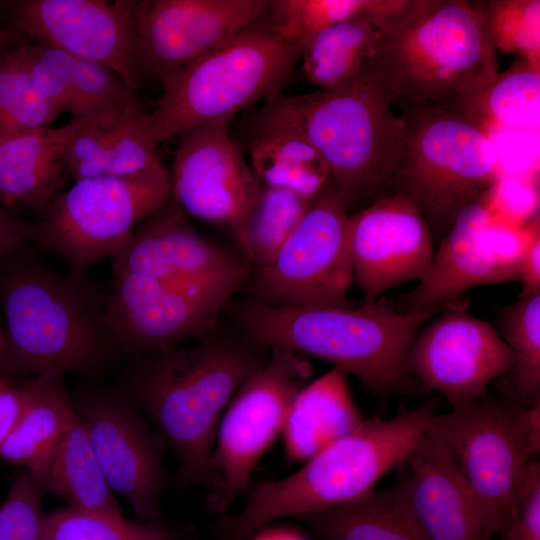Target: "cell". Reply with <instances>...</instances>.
Returning <instances> with one entry per match:
<instances>
[{
    "instance_id": "1",
    "label": "cell",
    "mask_w": 540,
    "mask_h": 540,
    "mask_svg": "<svg viewBox=\"0 0 540 540\" xmlns=\"http://www.w3.org/2000/svg\"><path fill=\"white\" fill-rule=\"evenodd\" d=\"M247 341L213 334L137 357L126 394L148 415L178 458L181 486L213 482L215 436L231 399L267 358Z\"/></svg>"
},
{
    "instance_id": "2",
    "label": "cell",
    "mask_w": 540,
    "mask_h": 540,
    "mask_svg": "<svg viewBox=\"0 0 540 540\" xmlns=\"http://www.w3.org/2000/svg\"><path fill=\"white\" fill-rule=\"evenodd\" d=\"M21 246L1 256L0 378L21 382L99 369L116 351L104 321L108 295L85 276L57 273Z\"/></svg>"
},
{
    "instance_id": "3",
    "label": "cell",
    "mask_w": 540,
    "mask_h": 540,
    "mask_svg": "<svg viewBox=\"0 0 540 540\" xmlns=\"http://www.w3.org/2000/svg\"><path fill=\"white\" fill-rule=\"evenodd\" d=\"M378 29L377 52L369 64L401 105L470 117L499 73L497 50L475 2L413 0Z\"/></svg>"
},
{
    "instance_id": "4",
    "label": "cell",
    "mask_w": 540,
    "mask_h": 540,
    "mask_svg": "<svg viewBox=\"0 0 540 540\" xmlns=\"http://www.w3.org/2000/svg\"><path fill=\"white\" fill-rule=\"evenodd\" d=\"M438 310L397 312L376 302L278 307L249 300L234 308L233 317L251 345L332 362L369 391L389 397L422 392L408 354L421 326Z\"/></svg>"
},
{
    "instance_id": "5",
    "label": "cell",
    "mask_w": 540,
    "mask_h": 540,
    "mask_svg": "<svg viewBox=\"0 0 540 540\" xmlns=\"http://www.w3.org/2000/svg\"><path fill=\"white\" fill-rule=\"evenodd\" d=\"M270 100L320 153L347 211L397 192L406 124L369 61L337 86Z\"/></svg>"
},
{
    "instance_id": "6",
    "label": "cell",
    "mask_w": 540,
    "mask_h": 540,
    "mask_svg": "<svg viewBox=\"0 0 540 540\" xmlns=\"http://www.w3.org/2000/svg\"><path fill=\"white\" fill-rule=\"evenodd\" d=\"M435 414L433 405L425 404L388 420H364L294 473L259 484L240 513L217 523V539L243 540L274 519L322 512L360 497L405 462Z\"/></svg>"
},
{
    "instance_id": "7",
    "label": "cell",
    "mask_w": 540,
    "mask_h": 540,
    "mask_svg": "<svg viewBox=\"0 0 540 540\" xmlns=\"http://www.w3.org/2000/svg\"><path fill=\"white\" fill-rule=\"evenodd\" d=\"M301 48L281 38L264 15L231 38L160 79L162 94L147 113L156 144L277 94L299 61Z\"/></svg>"
},
{
    "instance_id": "8",
    "label": "cell",
    "mask_w": 540,
    "mask_h": 540,
    "mask_svg": "<svg viewBox=\"0 0 540 540\" xmlns=\"http://www.w3.org/2000/svg\"><path fill=\"white\" fill-rule=\"evenodd\" d=\"M401 106L406 134L397 191L414 201L439 240L464 207L498 184V153L488 129L465 115Z\"/></svg>"
},
{
    "instance_id": "9",
    "label": "cell",
    "mask_w": 540,
    "mask_h": 540,
    "mask_svg": "<svg viewBox=\"0 0 540 540\" xmlns=\"http://www.w3.org/2000/svg\"><path fill=\"white\" fill-rule=\"evenodd\" d=\"M435 431L479 499L492 533L511 519L529 464L540 450V403L488 395L435 414Z\"/></svg>"
},
{
    "instance_id": "10",
    "label": "cell",
    "mask_w": 540,
    "mask_h": 540,
    "mask_svg": "<svg viewBox=\"0 0 540 540\" xmlns=\"http://www.w3.org/2000/svg\"><path fill=\"white\" fill-rule=\"evenodd\" d=\"M170 198V174L162 163L129 176L76 180L48 205L34 242L61 257L70 275L84 277L92 263L112 258L136 225Z\"/></svg>"
},
{
    "instance_id": "11",
    "label": "cell",
    "mask_w": 540,
    "mask_h": 540,
    "mask_svg": "<svg viewBox=\"0 0 540 540\" xmlns=\"http://www.w3.org/2000/svg\"><path fill=\"white\" fill-rule=\"evenodd\" d=\"M264 364L237 390L219 422L210 460L206 506L224 512L248 487L258 461L282 434L292 402L311 375L305 355L270 349Z\"/></svg>"
},
{
    "instance_id": "12",
    "label": "cell",
    "mask_w": 540,
    "mask_h": 540,
    "mask_svg": "<svg viewBox=\"0 0 540 540\" xmlns=\"http://www.w3.org/2000/svg\"><path fill=\"white\" fill-rule=\"evenodd\" d=\"M113 274L105 326L116 351L133 357L154 354L211 333L220 311L240 287L229 282Z\"/></svg>"
},
{
    "instance_id": "13",
    "label": "cell",
    "mask_w": 540,
    "mask_h": 540,
    "mask_svg": "<svg viewBox=\"0 0 540 540\" xmlns=\"http://www.w3.org/2000/svg\"><path fill=\"white\" fill-rule=\"evenodd\" d=\"M348 211L329 182L273 260L248 282L254 301L278 307L349 305Z\"/></svg>"
},
{
    "instance_id": "14",
    "label": "cell",
    "mask_w": 540,
    "mask_h": 540,
    "mask_svg": "<svg viewBox=\"0 0 540 540\" xmlns=\"http://www.w3.org/2000/svg\"><path fill=\"white\" fill-rule=\"evenodd\" d=\"M73 406L111 490L140 519L158 523L166 485L162 438L121 393L86 389Z\"/></svg>"
},
{
    "instance_id": "15",
    "label": "cell",
    "mask_w": 540,
    "mask_h": 540,
    "mask_svg": "<svg viewBox=\"0 0 540 540\" xmlns=\"http://www.w3.org/2000/svg\"><path fill=\"white\" fill-rule=\"evenodd\" d=\"M496 186L456 216L428 270L405 296V311L441 309L472 287L518 281L515 260L522 232L494 222Z\"/></svg>"
},
{
    "instance_id": "16",
    "label": "cell",
    "mask_w": 540,
    "mask_h": 540,
    "mask_svg": "<svg viewBox=\"0 0 540 540\" xmlns=\"http://www.w3.org/2000/svg\"><path fill=\"white\" fill-rule=\"evenodd\" d=\"M218 119L183 132L170 174L171 200L184 212L238 235L264 189L228 127Z\"/></svg>"
},
{
    "instance_id": "17",
    "label": "cell",
    "mask_w": 540,
    "mask_h": 540,
    "mask_svg": "<svg viewBox=\"0 0 540 540\" xmlns=\"http://www.w3.org/2000/svg\"><path fill=\"white\" fill-rule=\"evenodd\" d=\"M265 0L127 1L140 74L161 79L210 52L265 14Z\"/></svg>"
},
{
    "instance_id": "18",
    "label": "cell",
    "mask_w": 540,
    "mask_h": 540,
    "mask_svg": "<svg viewBox=\"0 0 540 540\" xmlns=\"http://www.w3.org/2000/svg\"><path fill=\"white\" fill-rule=\"evenodd\" d=\"M443 309L416 334L408 367L417 382L441 393L452 406L486 396L489 384L512 367L513 355L486 321L456 305Z\"/></svg>"
},
{
    "instance_id": "19",
    "label": "cell",
    "mask_w": 540,
    "mask_h": 540,
    "mask_svg": "<svg viewBox=\"0 0 540 540\" xmlns=\"http://www.w3.org/2000/svg\"><path fill=\"white\" fill-rule=\"evenodd\" d=\"M11 17L17 32L107 66L135 93L141 74L126 0H21Z\"/></svg>"
},
{
    "instance_id": "20",
    "label": "cell",
    "mask_w": 540,
    "mask_h": 540,
    "mask_svg": "<svg viewBox=\"0 0 540 540\" xmlns=\"http://www.w3.org/2000/svg\"><path fill=\"white\" fill-rule=\"evenodd\" d=\"M348 241L353 276L365 302H375L400 283L419 281L434 254L424 216L400 191L379 197L349 216Z\"/></svg>"
},
{
    "instance_id": "21",
    "label": "cell",
    "mask_w": 540,
    "mask_h": 540,
    "mask_svg": "<svg viewBox=\"0 0 540 540\" xmlns=\"http://www.w3.org/2000/svg\"><path fill=\"white\" fill-rule=\"evenodd\" d=\"M184 213L170 198L147 216L112 257L113 272L246 284L247 266L188 227Z\"/></svg>"
},
{
    "instance_id": "22",
    "label": "cell",
    "mask_w": 540,
    "mask_h": 540,
    "mask_svg": "<svg viewBox=\"0 0 540 540\" xmlns=\"http://www.w3.org/2000/svg\"><path fill=\"white\" fill-rule=\"evenodd\" d=\"M403 466L412 512L429 540H490L479 499L435 431L420 438Z\"/></svg>"
},
{
    "instance_id": "23",
    "label": "cell",
    "mask_w": 540,
    "mask_h": 540,
    "mask_svg": "<svg viewBox=\"0 0 540 540\" xmlns=\"http://www.w3.org/2000/svg\"><path fill=\"white\" fill-rule=\"evenodd\" d=\"M89 118V117H88ZM87 118L0 138V202L42 214L69 176L67 150Z\"/></svg>"
},
{
    "instance_id": "24",
    "label": "cell",
    "mask_w": 540,
    "mask_h": 540,
    "mask_svg": "<svg viewBox=\"0 0 540 540\" xmlns=\"http://www.w3.org/2000/svg\"><path fill=\"white\" fill-rule=\"evenodd\" d=\"M156 147L142 108L89 117L69 143V176L76 181L138 174L161 163Z\"/></svg>"
},
{
    "instance_id": "25",
    "label": "cell",
    "mask_w": 540,
    "mask_h": 540,
    "mask_svg": "<svg viewBox=\"0 0 540 540\" xmlns=\"http://www.w3.org/2000/svg\"><path fill=\"white\" fill-rule=\"evenodd\" d=\"M251 168L264 186L315 200L330 182L322 156L303 131L268 98L249 141Z\"/></svg>"
},
{
    "instance_id": "26",
    "label": "cell",
    "mask_w": 540,
    "mask_h": 540,
    "mask_svg": "<svg viewBox=\"0 0 540 540\" xmlns=\"http://www.w3.org/2000/svg\"><path fill=\"white\" fill-rule=\"evenodd\" d=\"M347 375L334 366L298 391L282 431L288 461L305 462L364 421L351 396Z\"/></svg>"
},
{
    "instance_id": "27",
    "label": "cell",
    "mask_w": 540,
    "mask_h": 540,
    "mask_svg": "<svg viewBox=\"0 0 540 540\" xmlns=\"http://www.w3.org/2000/svg\"><path fill=\"white\" fill-rule=\"evenodd\" d=\"M63 378L64 373L55 371L21 381L26 392L25 406L0 448V457L24 467L31 477L46 467L77 417Z\"/></svg>"
},
{
    "instance_id": "28",
    "label": "cell",
    "mask_w": 540,
    "mask_h": 540,
    "mask_svg": "<svg viewBox=\"0 0 540 540\" xmlns=\"http://www.w3.org/2000/svg\"><path fill=\"white\" fill-rule=\"evenodd\" d=\"M393 486L370 489L341 506L300 516L322 540H429L407 494L403 463Z\"/></svg>"
},
{
    "instance_id": "29",
    "label": "cell",
    "mask_w": 540,
    "mask_h": 540,
    "mask_svg": "<svg viewBox=\"0 0 540 540\" xmlns=\"http://www.w3.org/2000/svg\"><path fill=\"white\" fill-rule=\"evenodd\" d=\"M29 477L43 494L56 495L69 507L107 517L123 516L78 416L46 467Z\"/></svg>"
},
{
    "instance_id": "30",
    "label": "cell",
    "mask_w": 540,
    "mask_h": 540,
    "mask_svg": "<svg viewBox=\"0 0 540 540\" xmlns=\"http://www.w3.org/2000/svg\"><path fill=\"white\" fill-rule=\"evenodd\" d=\"M413 0H276L264 14L285 41L299 46L335 24L365 19L377 28L402 15Z\"/></svg>"
},
{
    "instance_id": "31",
    "label": "cell",
    "mask_w": 540,
    "mask_h": 540,
    "mask_svg": "<svg viewBox=\"0 0 540 540\" xmlns=\"http://www.w3.org/2000/svg\"><path fill=\"white\" fill-rule=\"evenodd\" d=\"M380 30L365 19L347 20L321 31L300 52L304 78L319 88H330L355 77L374 58Z\"/></svg>"
},
{
    "instance_id": "32",
    "label": "cell",
    "mask_w": 540,
    "mask_h": 540,
    "mask_svg": "<svg viewBox=\"0 0 540 540\" xmlns=\"http://www.w3.org/2000/svg\"><path fill=\"white\" fill-rule=\"evenodd\" d=\"M499 320L513 355L512 367L499 378L501 392L526 407L540 403V293L502 308Z\"/></svg>"
},
{
    "instance_id": "33",
    "label": "cell",
    "mask_w": 540,
    "mask_h": 540,
    "mask_svg": "<svg viewBox=\"0 0 540 540\" xmlns=\"http://www.w3.org/2000/svg\"><path fill=\"white\" fill-rule=\"evenodd\" d=\"M314 200L293 190L265 186L238 240L253 265H268Z\"/></svg>"
},
{
    "instance_id": "34",
    "label": "cell",
    "mask_w": 540,
    "mask_h": 540,
    "mask_svg": "<svg viewBox=\"0 0 540 540\" xmlns=\"http://www.w3.org/2000/svg\"><path fill=\"white\" fill-rule=\"evenodd\" d=\"M540 69L519 58L485 91L469 118L485 126L535 130L539 125Z\"/></svg>"
},
{
    "instance_id": "35",
    "label": "cell",
    "mask_w": 540,
    "mask_h": 540,
    "mask_svg": "<svg viewBox=\"0 0 540 540\" xmlns=\"http://www.w3.org/2000/svg\"><path fill=\"white\" fill-rule=\"evenodd\" d=\"M61 113L38 91L17 48L0 52V138L49 127Z\"/></svg>"
},
{
    "instance_id": "36",
    "label": "cell",
    "mask_w": 540,
    "mask_h": 540,
    "mask_svg": "<svg viewBox=\"0 0 540 540\" xmlns=\"http://www.w3.org/2000/svg\"><path fill=\"white\" fill-rule=\"evenodd\" d=\"M39 540H186L158 523L107 517L72 507L43 514Z\"/></svg>"
},
{
    "instance_id": "37",
    "label": "cell",
    "mask_w": 540,
    "mask_h": 540,
    "mask_svg": "<svg viewBox=\"0 0 540 540\" xmlns=\"http://www.w3.org/2000/svg\"><path fill=\"white\" fill-rule=\"evenodd\" d=\"M477 5L495 49L518 54L539 69L540 1L492 0Z\"/></svg>"
},
{
    "instance_id": "38",
    "label": "cell",
    "mask_w": 540,
    "mask_h": 540,
    "mask_svg": "<svg viewBox=\"0 0 540 540\" xmlns=\"http://www.w3.org/2000/svg\"><path fill=\"white\" fill-rule=\"evenodd\" d=\"M43 496L21 471L0 506V540H39Z\"/></svg>"
},
{
    "instance_id": "39",
    "label": "cell",
    "mask_w": 540,
    "mask_h": 540,
    "mask_svg": "<svg viewBox=\"0 0 540 540\" xmlns=\"http://www.w3.org/2000/svg\"><path fill=\"white\" fill-rule=\"evenodd\" d=\"M499 540H540V464L533 460L517 493L514 512Z\"/></svg>"
},
{
    "instance_id": "40",
    "label": "cell",
    "mask_w": 540,
    "mask_h": 540,
    "mask_svg": "<svg viewBox=\"0 0 540 540\" xmlns=\"http://www.w3.org/2000/svg\"><path fill=\"white\" fill-rule=\"evenodd\" d=\"M518 281L522 283L520 297L540 293V221L535 215L522 230V243L515 260Z\"/></svg>"
},
{
    "instance_id": "41",
    "label": "cell",
    "mask_w": 540,
    "mask_h": 540,
    "mask_svg": "<svg viewBox=\"0 0 540 540\" xmlns=\"http://www.w3.org/2000/svg\"><path fill=\"white\" fill-rule=\"evenodd\" d=\"M25 402L23 382L0 378V448L18 422Z\"/></svg>"
},
{
    "instance_id": "42",
    "label": "cell",
    "mask_w": 540,
    "mask_h": 540,
    "mask_svg": "<svg viewBox=\"0 0 540 540\" xmlns=\"http://www.w3.org/2000/svg\"><path fill=\"white\" fill-rule=\"evenodd\" d=\"M41 231L40 223L28 222L0 207V256L11 252L28 240H35Z\"/></svg>"
},
{
    "instance_id": "43",
    "label": "cell",
    "mask_w": 540,
    "mask_h": 540,
    "mask_svg": "<svg viewBox=\"0 0 540 540\" xmlns=\"http://www.w3.org/2000/svg\"><path fill=\"white\" fill-rule=\"evenodd\" d=\"M252 540H305L300 534L295 531L285 528H275L264 531Z\"/></svg>"
},
{
    "instance_id": "44",
    "label": "cell",
    "mask_w": 540,
    "mask_h": 540,
    "mask_svg": "<svg viewBox=\"0 0 540 540\" xmlns=\"http://www.w3.org/2000/svg\"><path fill=\"white\" fill-rule=\"evenodd\" d=\"M3 2H0V5ZM18 32L13 28L1 29L0 28V52H3L5 48L16 41Z\"/></svg>"
},
{
    "instance_id": "45",
    "label": "cell",
    "mask_w": 540,
    "mask_h": 540,
    "mask_svg": "<svg viewBox=\"0 0 540 540\" xmlns=\"http://www.w3.org/2000/svg\"><path fill=\"white\" fill-rule=\"evenodd\" d=\"M1 340H2V329L0 327V345H1Z\"/></svg>"
}]
</instances>
